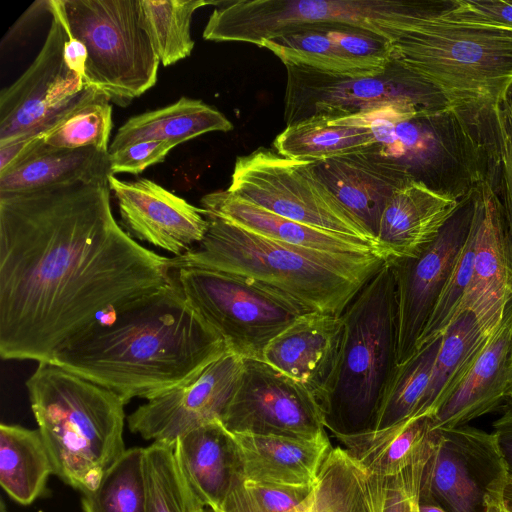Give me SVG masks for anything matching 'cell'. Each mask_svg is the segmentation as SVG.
Instances as JSON below:
<instances>
[{
	"instance_id": "obj_29",
	"label": "cell",
	"mask_w": 512,
	"mask_h": 512,
	"mask_svg": "<svg viewBox=\"0 0 512 512\" xmlns=\"http://www.w3.org/2000/svg\"><path fill=\"white\" fill-rule=\"evenodd\" d=\"M53 465L39 430L0 425V484L14 501L33 503L43 495Z\"/></svg>"
},
{
	"instance_id": "obj_23",
	"label": "cell",
	"mask_w": 512,
	"mask_h": 512,
	"mask_svg": "<svg viewBox=\"0 0 512 512\" xmlns=\"http://www.w3.org/2000/svg\"><path fill=\"white\" fill-rule=\"evenodd\" d=\"M465 200V199H464ZM464 200L410 181L391 196L376 245L387 260L415 256L440 233Z\"/></svg>"
},
{
	"instance_id": "obj_24",
	"label": "cell",
	"mask_w": 512,
	"mask_h": 512,
	"mask_svg": "<svg viewBox=\"0 0 512 512\" xmlns=\"http://www.w3.org/2000/svg\"><path fill=\"white\" fill-rule=\"evenodd\" d=\"M201 205L212 215L282 244L330 253H380L372 240L300 224L251 204L228 190L204 195Z\"/></svg>"
},
{
	"instance_id": "obj_42",
	"label": "cell",
	"mask_w": 512,
	"mask_h": 512,
	"mask_svg": "<svg viewBox=\"0 0 512 512\" xmlns=\"http://www.w3.org/2000/svg\"><path fill=\"white\" fill-rule=\"evenodd\" d=\"M426 460L392 476L368 473L373 512H418L419 485Z\"/></svg>"
},
{
	"instance_id": "obj_46",
	"label": "cell",
	"mask_w": 512,
	"mask_h": 512,
	"mask_svg": "<svg viewBox=\"0 0 512 512\" xmlns=\"http://www.w3.org/2000/svg\"><path fill=\"white\" fill-rule=\"evenodd\" d=\"M492 428L508 477L512 479V412L505 410L503 415L493 422Z\"/></svg>"
},
{
	"instance_id": "obj_10",
	"label": "cell",
	"mask_w": 512,
	"mask_h": 512,
	"mask_svg": "<svg viewBox=\"0 0 512 512\" xmlns=\"http://www.w3.org/2000/svg\"><path fill=\"white\" fill-rule=\"evenodd\" d=\"M286 69V125L313 117H361L405 104L450 107L437 89L394 60L384 73L369 77L329 74L305 66L287 65Z\"/></svg>"
},
{
	"instance_id": "obj_39",
	"label": "cell",
	"mask_w": 512,
	"mask_h": 512,
	"mask_svg": "<svg viewBox=\"0 0 512 512\" xmlns=\"http://www.w3.org/2000/svg\"><path fill=\"white\" fill-rule=\"evenodd\" d=\"M474 249L475 233L471 223L466 243L418 341L417 349L440 337L459 313L472 277Z\"/></svg>"
},
{
	"instance_id": "obj_22",
	"label": "cell",
	"mask_w": 512,
	"mask_h": 512,
	"mask_svg": "<svg viewBox=\"0 0 512 512\" xmlns=\"http://www.w3.org/2000/svg\"><path fill=\"white\" fill-rule=\"evenodd\" d=\"M174 449L184 475L210 512H220L229 496L247 480L236 437L221 421L182 435Z\"/></svg>"
},
{
	"instance_id": "obj_5",
	"label": "cell",
	"mask_w": 512,
	"mask_h": 512,
	"mask_svg": "<svg viewBox=\"0 0 512 512\" xmlns=\"http://www.w3.org/2000/svg\"><path fill=\"white\" fill-rule=\"evenodd\" d=\"M26 387L54 474L82 494L93 491L126 451V403L52 362H39Z\"/></svg>"
},
{
	"instance_id": "obj_48",
	"label": "cell",
	"mask_w": 512,
	"mask_h": 512,
	"mask_svg": "<svg viewBox=\"0 0 512 512\" xmlns=\"http://www.w3.org/2000/svg\"><path fill=\"white\" fill-rule=\"evenodd\" d=\"M503 502L512 511V479L508 477L503 491Z\"/></svg>"
},
{
	"instance_id": "obj_37",
	"label": "cell",
	"mask_w": 512,
	"mask_h": 512,
	"mask_svg": "<svg viewBox=\"0 0 512 512\" xmlns=\"http://www.w3.org/2000/svg\"><path fill=\"white\" fill-rule=\"evenodd\" d=\"M82 495L84 512H146L145 448L126 450L97 488Z\"/></svg>"
},
{
	"instance_id": "obj_18",
	"label": "cell",
	"mask_w": 512,
	"mask_h": 512,
	"mask_svg": "<svg viewBox=\"0 0 512 512\" xmlns=\"http://www.w3.org/2000/svg\"><path fill=\"white\" fill-rule=\"evenodd\" d=\"M121 221L133 238L175 256H181L204 238L206 211L173 194L152 180L125 181L108 177Z\"/></svg>"
},
{
	"instance_id": "obj_50",
	"label": "cell",
	"mask_w": 512,
	"mask_h": 512,
	"mask_svg": "<svg viewBox=\"0 0 512 512\" xmlns=\"http://www.w3.org/2000/svg\"><path fill=\"white\" fill-rule=\"evenodd\" d=\"M418 512H446V511L436 504L424 503V502L418 501Z\"/></svg>"
},
{
	"instance_id": "obj_8",
	"label": "cell",
	"mask_w": 512,
	"mask_h": 512,
	"mask_svg": "<svg viewBox=\"0 0 512 512\" xmlns=\"http://www.w3.org/2000/svg\"><path fill=\"white\" fill-rule=\"evenodd\" d=\"M420 0H235L220 1L203 38L261 46L273 37L314 24H343L392 43L419 11Z\"/></svg>"
},
{
	"instance_id": "obj_28",
	"label": "cell",
	"mask_w": 512,
	"mask_h": 512,
	"mask_svg": "<svg viewBox=\"0 0 512 512\" xmlns=\"http://www.w3.org/2000/svg\"><path fill=\"white\" fill-rule=\"evenodd\" d=\"M232 129L233 124L216 108L198 99L181 97L171 105L129 118L115 134L109 153L141 141L177 146L208 132Z\"/></svg>"
},
{
	"instance_id": "obj_40",
	"label": "cell",
	"mask_w": 512,
	"mask_h": 512,
	"mask_svg": "<svg viewBox=\"0 0 512 512\" xmlns=\"http://www.w3.org/2000/svg\"><path fill=\"white\" fill-rule=\"evenodd\" d=\"M312 488L313 485L246 480L229 496L220 512H290L308 497Z\"/></svg>"
},
{
	"instance_id": "obj_52",
	"label": "cell",
	"mask_w": 512,
	"mask_h": 512,
	"mask_svg": "<svg viewBox=\"0 0 512 512\" xmlns=\"http://www.w3.org/2000/svg\"><path fill=\"white\" fill-rule=\"evenodd\" d=\"M0 512H7V508L3 499H1Z\"/></svg>"
},
{
	"instance_id": "obj_3",
	"label": "cell",
	"mask_w": 512,
	"mask_h": 512,
	"mask_svg": "<svg viewBox=\"0 0 512 512\" xmlns=\"http://www.w3.org/2000/svg\"><path fill=\"white\" fill-rule=\"evenodd\" d=\"M206 217L204 238L185 254L170 257L172 270L198 267L237 275L310 312L342 315L386 262L374 251L330 253L294 247L207 211Z\"/></svg>"
},
{
	"instance_id": "obj_9",
	"label": "cell",
	"mask_w": 512,
	"mask_h": 512,
	"mask_svg": "<svg viewBox=\"0 0 512 512\" xmlns=\"http://www.w3.org/2000/svg\"><path fill=\"white\" fill-rule=\"evenodd\" d=\"M184 298L229 352L263 360L267 345L307 309L243 277L198 267L173 270Z\"/></svg>"
},
{
	"instance_id": "obj_26",
	"label": "cell",
	"mask_w": 512,
	"mask_h": 512,
	"mask_svg": "<svg viewBox=\"0 0 512 512\" xmlns=\"http://www.w3.org/2000/svg\"><path fill=\"white\" fill-rule=\"evenodd\" d=\"M234 435L242 453L247 480L312 486L332 450L327 434L313 440L276 435Z\"/></svg>"
},
{
	"instance_id": "obj_17",
	"label": "cell",
	"mask_w": 512,
	"mask_h": 512,
	"mask_svg": "<svg viewBox=\"0 0 512 512\" xmlns=\"http://www.w3.org/2000/svg\"><path fill=\"white\" fill-rule=\"evenodd\" d=\"M475 249L472 277L459 312L470 310L490 334L512 297L510 259L495 180L481 182L472 194Z\"/></svg>"
},
{
	"instance_id": "obj_1",
	"label": "cell",
	"mask_w": 512,
	"mask_h": 512,
	"mask_svg": "<svg viewBox=\"0 0 512 512\" xmlns=\"http://www.w3.org/2000/svg\"><path fill=\"white\" fill-rule=\"evenodd\" d=\"M108 179L0 194V356L50 362L112 310L172 280L115 220Z\"/></svg>"
},
{
	"instance_id": "obj_7",
	"label": "cell",
	"mask_w": 512,
	"mask_h": 512,
	"mask_svg": "<svg viewBox=\"0 0 512 512\" xmlns=\"http://www.w3.org/2000/svg\"><path fill=\"white\" fill-rule=\"evenodd\" d=\"M48 10L86 48L85 87L125 106L155 85L160 61L140 0H49Z\"/></svg>"
},
{
	"instance_id": "obj_12",
	"label": "cell",
	"mask_w": 512,
	"mask_h": 512,
	"mask_svg": "<svg viewBox=\"0 0 512 512\" xmlns=\"http://www.w3.org/2000/svg\"><path fill=\"white\" fill-rule=\"evenodd\" d=\"M508 479L494 434L462 425L438 428L423 466L418 501L446 512H486Z\"/></svg>"
},
{
	"instance_id": "obj_41",
	"label": "cell",
	"mask_w": 512,
	"mask_h": 512,
	"mask_svg": "<svg viewBox=\"0 0 512 512\" xmlns=\"http://www.w3.org/2000/svg\"><path fill=\"white\" fill-rule=\"evenodd\" d=\"M496 144V192L498 194L506 241L512 262V86L494 112Z\"/></svg>"
},
{
	"instance_id": "obj_33",
	"label": "cell",
	"mask_w": 512,
	"mask_h": 512,
	"mask_svg": "<svg viewBox=\"0 0 512 512\" xmlns=\"http://www.w3.org/2000/svg\"><path fill=\"white\" fill-rule=\"evenodd\" d=\"M327 23L296 28L264 41L260 47L275 54L285 66H305L347 77L376 76L352 60L327 35Z\"/></svg>"
},
{
	"instance_id": "obj_14",
	"label": "cell",
	"mask_w": 512,
	"mask_h": 512,
	"mask_svg": "<svg viewBox=\"0 0 512 512\" xmlns=\"http://www.w3.org/2000/svg\"><path fill=\"white\" fill-rule=\"evenodd\" d=\"M221 423L234 434L308 440L326 435L321 407L311 392L255 359H244L238 388Z\"/></svg>"
},
{
	"instance_id": "obj_19",
	"label": "cell",
	"mask_w": 512,
	"mask_h": 512,
	"mask_svg": "<svg viewBox=\"0 0 512 512\" xmlns=\"http://www.w3.org/2000/svg\"><path fill=\"white\" fill-rule=\"evenodd\" d=\"M320 180L376 243L380 220L391 196L410 181L404 167L383 154L379 144L314 163Z\"/></svg>"
},
{
	"instance_id": "obj_16",
	"label": "cell",
	"mask_w": 512,
	"mask_h": 512,
	"mask_svg": "<svg viewBox=\"0 0 512 512\" xmlns=\"http://www.w3.org/2000/svg\"><path fill=\"white\" fill-rule=\"evenodd\" d=\"M244 359L227 351L196 378L139 406L128 416L131 432L175 445L179 437L221 421L240 382Z\"/></svg>"
},
{
	"instance_id": "obj_44",
	"label": "cell",
	"mask_w": 512,
	"mask_h": 512,
	"mask_svg": "<svg viewBox=\"0 0 512 512\" xmlns=\"http://www.w3.org/2000/svg\"><path fill=\"white\" fill-rule=\"evenodd\" d=\"M449 21L512 32V0H449L441 11Z\"/></svg>"
},
{
	"instance_id": "obj_13",
	"label": "cell",
	"mask_w": 512,
	"mask_h": 512,
	"mask_svg": "<svg viewBox=\"0 0 512 512\" xmlns=\"http://www.w3.org/2000/svg\"><path fill=\"white\" fill-rule=\"evenodd\" d=\"M45 42L25 72L0 93V145L42 135L84 93L64 59L67 33L54 13Z\"/></svg>"
},
{
	"instance_id": "obj_25",
	"label": "cell",
	"mask_w": 512,
	"mask_h": 512,
	"mask_svg": "<svg viewBox=\"0 0 512 512\" xmlns=\"http://www.w3.org/2000/svg\"><path fill=\"white\" fill-rule=\"evenodd\" d=\"M109 152L45 144L42 135L14 165L0 173V194H16L78 181L108 179Z\"/></svg>"
},
{
	"instance_id": "obj_32",
	"label": "cell",
	"mask_w": 512,
	"mask_h": 512,
	"mask_svg": "<svg viewBox=\"0 0 512 512\" xmlns=\"http://www.w3.org/2000/svg\"><path fill=\"white\" fill-rule=\"evenodd\" d=\"M290 512H373L369 474L344 448H332L312 491Z\"/></svg>"
},
{
	"instance_id": "obj_4",
	"label": "cell",
	"mask_w": 512,
	"mask_h": 512,
	"mask_svg": "<svg viewBox=\"0 0 512 512\" xmlns=\"http://www.w3.org/2000/svg\"><path fill=\"white\" fill-rule=\"evenodd\" d=\"M445 1H424L391 43L392 59L437 89L450 108L491 131L512 86V32L444 19Z\"/></svg>"
},
{
	"instance_id": "obj_21",
	"label": "cell",
	"mask_w": 512,
	"mask_h": 512,
	"mask_svg": "<svg viewBox=\"0 0 512 512\" xmlns=\"http://www.w3.org/2000/svg\"><path fill=\"white\" fill-rule=\"evenodd\" d=\"M344 338L342 315L299 316L265 348L263 361L323 400L336 371Z\"/></svg>"
},
{
	"instance_id": "obj_11",
	"label": "cell",
	"mask_w": 512,
	"mask_h": 512,
	"mask_svg": "<svg viewBox=\"0 0 512 512\" xmlns=\"http://www.w3.org/2000/svg\"><path fill=\"white\" fill-rule=\"evenodd\" d=\"M227 190L300 224L372 240L320 180L314 162L286 158L261 147L236 158Z\"/></svg>"
},
{
	"instance_id": "obj_43",
	"label": "cell",
	"mask_w": 512,
	"mask_h": 512,
	"mask_svg": "<svg viewBox=\"0 0 512 512\" xmlns=\"http://www.w3.org/2000/svg\"><path fill=\"white\" fill-rule=\"evenodd\" d=\"M326 32L352 60L373 75L384 73L393 61L391 43L372 32L343 24H328Z\"/></svg>"
},
{
	"instance_id": "obj_34",
	"label": "cell",
	"mask_w": 512,
	"mask_h": 512,
	"mask_svg": "<svg viewBox=\"0 0 512 512\" xmlns=\"http://www.w3.org/2000/svg\"><path fill=\"white\" fill-rule=\"evenodd\" d=\"M112 126L111 100L86 87L82 96L42 134V139L56 148L90 147L109 152Z\"/></svg>"
},
{
	"instance_id": "obj_2",
	"label": "cell",
	"mask_w": 512,
	"mask_h": 512,
	"mask_svg": "<svg viewBox=\"0 0 512 512\" xmlns=\"http://www.w3.org/2000/svg\"><path fill=\"white\" fill-rule=\"evenodd\" d=\"M97 320L50 362L118 396L152 399L196 378L228 350L172 280Z\"/></svg>"
},
{
	"instance_id": "obj_30",
	"label": "cell",
	"mask_w": 512,
	"mask_h": 512,
	"mask_svg": "<svg viewBox=\"0 0 512 512\" xmlns=\"http://www.w3.org/2000/svg\"><path fill=\"white\" fill-rule=\"evenodd\" d=\"M488 335L470 310L457 314L442 334L429 383L415 417L436 411L468 371Z\"/></svg>"
},
{
	"instance_id": "obj_51",
	"label": "cell",
	"mask_w": 512,
	"mask_h": 512,
	"mask_svg": "<svg viewBox=\"0 0 512 512\" xmlns=\"http://www.w3.org/2000/svg\"><path fill=\"white\" fill-rule=\"evenodd\" d=\"M505 410L512 412V397L507 401Z\"/></svg>"
},
{
	"instance_id": "obj_36",
	"label": "cell",
	"mask_w": 512,
	"mask_h": 512,
	"mask_svg": "<svg viewBox=\"0 0 512 512\" xmlns=\"http://www.w3.org/2000/svg\"><path fill=\"white\" fill-rule=\"evenodd\" d=\"M174 446L153 442L145 448L146 512H208L184 475Z\"/></svg>"
},
{
	"instance_id": "obj_20",
	"label": "cell",
	"mask_w": 512,
	"mask_h": 512,
	"mask_svg": "<svg viewBox=\"0 0 512 512\" xmlns=\"http://www.w3.org/2000/svg\"><path fill=\"white\" fill-rule=\"evenodd\" d=\"M511 397L512 297L468 371L432 414L434 428L466 425Z\"/></svg>"
},
{
	"instance_id": "obj_35",
	"label": "cell",
	"mask_w": 512,
	"mask_h": 512,
	"mask_svg": "<svg viewBox=\"0 0 512 512\" xmlns=\"http://www.w3.org/2000/svg\"><path fill=\"white\" fill-rule=\"evenodd\" d=\"M220 1L140 0L144 26L153 48L164 67L190 56L194 41L190 27L194 12Z\"/></svg>"
},
{
	"instance_id": "obj_45",
	"label": "cell",
	"mask_w": 512,
	"mask_h": 512,
	"mask_svg": "<svg viewBox=\"0 0 512 512\" xmlns=\"http://www.w3.org/2000/svg\"><path fill=\"white\" fill-rule=\"evenodd\" d=\"M175 145L163 141H141L109 153L111 174H139L151 165L163 162Z\"/></svg>"
},
{
	"instance_id": "obj_31",
	"label": "cell",
	"mask_w": 512,
	"mask_h": 512,
	"mask_svg": "<svg viewBox=\"0 0 512 512\" xmlns=\"http://www.w3.org/2000/svg\"><path fill=\"white\" fill-rule=\"evenodd\" d=\"M376 143L370 127L313 117L286 125L274 139L273 147L283 157L317 163L367 149Z\"/></svg>"
},
{
	"instance_id": "obj_49",
	"label": "cell",
	"mask_w": 512,
	"mask_h": 512,
	"mask_svg": "<svg viewBox=\"0 0 512 512\" xmlns=\"http://www.w3.org/2000/svg\"><path fill=\"white\" fill-rule=\"evenodd\" d=\"M486 512H512V511L509 510L505 506L503 499H498V500L492 501L488 505Z\"/></svg>"
},
{
	"instance_id": "obj_6",
	"label": "cell",
	"mask_w": 512,
	"mask_h": 512,
	"mask_svg": "<svg viewBox=\"0 0 512 512\" xmlns=\"http://www.w3.org/2000/svg\"><path fill=\"white\" fill-rule=\"evenodd\" d=\"M339 362L320 403L334 436L376 429L399 367L398 303L392 266L386 261L342 313Z\"/></svg>"
},
{
	"instance_id": "obj_38",
	"label": "cell",
	"mask_w": 512,
	"mask_h": 512,
	"mask_svg": "<svg viewBox=\"0 0 512 512\" xmlns=\"http://www.w3.org/2000/svg\"><path fill=\"white\" fill-rule=\"evenodd\" d=\"M441 341L442 335L421 346L411 358L399 365L381 408L376 429L386 428L416 416Z\"/></svg>"
},
{
	"instance_id": "obj_47",
	"label": "cell",
	"mask_w": 512,
	"mask_h": 512,
	"mask_svg": "<svg viewBox=\"0 0 512 512\" xmlns=\"http://www.w3.org/2000/svg\"><path fill=\"white\" fill-rule=\"evenodd\" d=\"M64 59L71 70L83 77L87 52L81 42L68 37L64 46Z\"/></svg>"
},
{
	"instance_id": "obj_27",
	"label": "cell",
	"mask_w": 512,
	"mask_h": 512,
	"mask_svg": "<svg viewBox=\"0 0 512 512\" xmlns=\"http://www.w3.org/2000/svg\"><path fill=\"white\" fill-rule=\"evenodd\" d=\"M431 414L395 425L336 438L369 474L392 476L426 460L436 438Z\"/></svg>"
},
{
	"instance_id": "obj_15",
	"label": "cell",
	"mask_w": 512,
	"mask_h": 512,
	"mask_svg": "<svg viewBox=\"0 0 512 512\" xmlns=\"http://www.w3.org/2000/svg\"><path fill=\"white\" fill-rule=\"evenodd\" d=\"M472 195L438 236L415 256L387 260L392 266L398 303V361L411 358L468 238Z\"/></svg>"
}]
</instances>
